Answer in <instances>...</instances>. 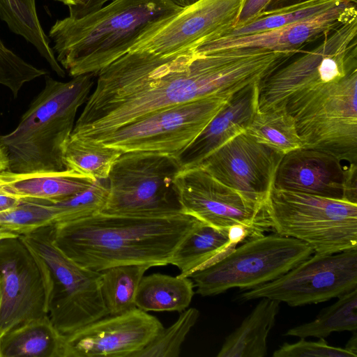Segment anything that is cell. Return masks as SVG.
Wrapping results in <instances>:
<instances>
[{"label":"cell","mask_w":357,"mask_h":357,"mask_svg":"<svg viewBox=\"0 0 357 357\" xmlns=\"http://www.w3.org/2000/svg\"><path fill=\"white\" fill-rule=\"evenodd\" d=\"M265 66L252 49L169 54L130 51L98 74L71 137L95 142L159 109L208 97L229 98L261 81Z\"/></svg>","instance_id":"6da1fadb"},{"label":"cell","mask_w":357,"mask_h":357,"mask_svg":"<svg viewBox=\"0 0 357 357\" xmlns=\"http://www.w3.org/2000/svg\"><path fill=\"white\" fill-rule=\"evenodd\" d=\"M202 221L185 213L135 216L98 213L54 225L55 245L79 265L101 272L121 265L169 264L180 243Z\"/></svg>","instance_id":"7a4b0ae2"},{"label":"cell","mask_w":357,"mask_h":357,"mask_svg":"<svg viewBox=\"0 0 357 357\" xmlns=\"http://www.w3.org/2000/svg\"><path fill=\"white\" fill-rule=\"evenodd\" d=\"M182 9L171 0H114L82 18L56 20L48 37L57 61L70 76L97 75L147 30Z\"/></svg>","instance_id":"3957f363"},{"label":"cell","mask_w":357,"mask_h":357,"mask_svg":"<svg viewBox=\"0 0 357 357\" xmlns=\"http://www.w3.org/2000/svg\"><path fill=\"white\" fill-rule=\"evenodd\" d=\"M92 73L61 82L45 75V86L31 102L17 126L0 135L6 171L18 174H47L66 170L63 156L79 107L88 99Z\"/></svg>","instance_id":"277c9868"},{"label":"cell","mask_w":357,"mask_h":357,"mask_svg":"<svg viewBox=\"0 0 357 357\" xmlns=\"http://www.w3.org/2000/svg\"><path fill=\"white\" fill-rule=\"evenodd\" d=\"M259 227L303 241L317 254L357 249V204L273 186Z\"/></svg>","instance_id":"5b68a950"},{"label":"cell","mask_w":357,"mask_h":357,"mask_svg":"<svg viewBox=\"0 0 357 357\" xmlns=\"http://www.w3.org/2000/svg\"><path fill=\"white\" fill-rule=\"evenodd\" d=\"M52 226L20 235L43 270L47 315L63 337L109 315L101 291V272L84 268L54 243Z\"/></svg>","instance_id":"8992f818"},{"label":"cell","mask_w":357,"mask_h":357,"mask_svg":"<svg viewBox=\"0 0 357 357\" xmlns=\"http://www.w3.org/2000/svg\"><path fill=\"white\" fill-rule=\"evenodd\" d=\"M357 70L289 100L303 147L357 164Z\"/></svg>","instance_id":"52a82bcc"},{"label":"cell","mask_w":357,"mask_h":357,"mask_svg":"<svg viewBox=\"0 0 357 357\" xmlns=\"http://www.w3.org/2000/svg\"><path fill=\"white\" fill-rule=\"evenodd\" d=\"M189 278L202 296L232 288L249 290L282 276L314 254L307 244L278 234L254 235Z\"/></svg>","instance_id":"ba28073f"},{"label":"cell","mask_w":357,"mask_h":357,"mask_svg":"<svg viewBox=\"0 0 357 357\" xmlns=\"http://www.w3.org/2000/svg\"><path fill=\"white\" fill-rule=\"evenodd\" d=\"M181 170L178 159L168 155L123 152L107 178L109 194L101 213L135 216L182 213L174 186Z\"/></svg>","instance_id":"9c48e42d"},{"label":"cell","mask_w":357,"mask_h":357,"mask_svg":"<svg viewBox=\"0 0 357 357\" xmlns=\"http://www.w3.org/2000/svg\"><path fill=\"white\" fill-rule=\"evenodd\" d=\"M357 70V16L327 32L317 45L277 68L259 86L258 109L285 105L295 96Z\"/></svg>","instance_id":"30bf717a"},{"label":"cell","mask_w":357,"mask_h":357,"mask_svg":"<svg viewBox=\"0 0 357 357\" xmlns=\"http://www.w3.org/2000/svg\"><path fill=\"white\" fill-rule=\"evenodd\" d=\"M228 99L208 97L165 107L116 128L95 143L122 152L150 151L178 158Z\"/></svg>","instance_id":"8fae6325"},{"label":"cell","mask_w":357,"mask_h":357,"mask_svg":"<svg viewBox=\"0 0 357 357\" xmlns=\"http://www.w3.org/2000/svg\"><path fill=\"white\" fill-rule=\"evenodd\" d=\"M314 254L278 278L239 294L238 300L268 298L297 307L325 302L357 288V249Z\"/></svg>","instance_id":"7c38bea8"},{"label":"cell","mask_w":357,"mask_h":357,"mask_svg":"<svg viewBox=\"0 0 357 357\" xmlns=\"http://www.w3.org/2000/svg\"><path fill=\"white\" fill-rule=\"evenodd\" d=\"M45 316L46 287L38 258L20 235L0 240V338Z\"/></svg>","instance_id":"4fadbf2b"},{"label":"cell","mask_w":357,"mask_h":357,"mask_svg":"<svg viewBox=\"0 0 357 357\" xmlns=\"http://www.w3.org/2000/svg\"><path fill=\"white\" fill-rule=\"evenodd\" d=\"M245 1L197 0L147 30L130 51L169 54L220 38L236 26Z\"/></svg>","instance_id":"5bb4252c"},{"label":"cell","mask_w":357,"mask_h":357,"mask_svg":"<svg viewBox=\"0 0 357 357\" xmlns=\"http://www.w3.org/2000/svg\"><path fill=\"white\" fill-rule=\"evenodd\" d=\"M283 155L243 132L214 151L196 167L261 206L274 186Z\"/></svg>","instance_id":"9a60e30c"},{"label":"cell","mask_w":357,"mask_h":357,"mask_svg":"<svg viewBox=\"0 0 357 357\" xmlns=\"http://www.w3.org/2000/svg\"><path fill=\"white\" fill-rule=\"evenodd\" d=\"M183 213L217 228L243 226L254 235L261 234L259 206L200 167L181 169L174 179Z\"/></svg>","instance_id":"2e32d148"},{"label":"cell","mask_w":357,"mask_h":357,"mask_svg":"<svg viewBox=\"0 0 357 357\" xmlns=\"http://www.w3.org/2000/svg\"><path fill=\"white\" fill-rule=\"evenodd\" d=\"M163 328L155 317L136 307L100 318L63 337L65 357H133Z\"/></svg>","instance_id":"e0dca14e"},{"label":"cell","mask_w":357,"mask_h":357,"mask_svg":"<svg viewBox=\"0 0 357 357\" xmlns=\"http://www.w3.org/2000/svg\"><path fill=\"white\" fill-rule=\"evenodd\" d=\"M356 16V0H345L303 20L260 33L223 36L195 48L201 52L257 48L297 54L303 46L321 38L327 32Z\"/></svg>","instance_id":"ac0fdd59"},{"label":"cell","mask_w":357,"mask_h":357,"mask_svg":"<svg viewBox=\"0 0 357 357\" xmlns=\"http://www.w3.org/2000/svg\"><path fill=\"white\" fill-rule=\"evenodd\" d=\"M349 167L335 156L299 148L283 155L274 187L324 197L343 199Z\"/></svg>","instance_id":"d6986e66"},{"label":"cell","mask_w":357,"mask_h":357,"mask_svg":"<svg viewBox=\"0 0 357 357\" xmlns=\"http://www.w3.org/2000/svg\"><path fill=\"white\" fill-rule=\"evenodd\" d=\"M259 84L245 86L227 100L177 158L181 169L197 167L214 151L246 130L258 111Z\"/></svg>","instance_id":"ffe728a7"},{"label":"cell","mask_w":357,"mask_h":357,"mask_svg":"<svg viewBox=\"0 0 357 357\" xmlns=\"http://www.w3.org/2000/svg\"><path fill=\"white\" fill-rule=\"evenodd\" d=\"M93 178L66 169L47 174L0 172V193L19 199L56 202L71 197L91 186Z\"/></svg>","instance_id":"44dd1931"},{"label":"cell","mask_w":357,"mask_h":357,"mask_svg":"<svg viewBox=\"0 0 357 357\" xmlns=\"http://www.w3.org/2000/svg\"><path fill=\"white\" fill-rule=\"evenodd\" d=\"M239 243L231 236L230 228H217L203 222L180 243L170 259L180 276L190 277L218 261Z\"/></svg>","instance_id":"7402d4cb"},{"label":"cell","mask_w":357,"mask_h":357,"mask_svg":"<svg viewBox=\"0 0 357 357\" xmlns=\"http://www.w3.org/2000/svg\"><path fill=\"white\" fill-rule=\"evenodd\" d=\"M280 302L261 298L241 325L225 340L217 357H264L267 337L275 325Z\"/></svg>","instance_id":"603a6c76"},{"label":"cell","mask_w":357,"mask_h":357,"mask_svg":"<svg viewBox=\"0 0 357 357\" xmlns=\"http://www.w3.org/2000/svg\"><path fill=\"white\" fill-rule=\"evenodd\" d=\"M1 357H65L63 337L47 316L27 321L0 338Z\"/></svg>","instance_id":"cb8c5ba5"},{"label":"cell","mask_w":357,"mask_h":357,"mask_svg":"<svg viewBox=\"0 0 357 357\" xmlns=\"http://www.w3.org/2000/svg\"><path fill=\"white\" fill-rule=\"evenodd\" d=\"M190 278L162 273L143 276L136 294L135 305L145 312L176 311L190 305L195 294Z\"/></svg>","instance_id":"d4e9b609"},{"label":"cell","mask_w":357,"mask_h":357,"mask_svg":"<svg viewBox=\"0 0 357 357\" xmlns=\"http://www.w3.org/2000/svg\"><path fill=\"white\" fill-rule=\"evenodd\" d=\"M0 19L14 33L33 45L57 75L65 77V70L57 61L40 24L36 0H0Z\"/></svg>","instance_id":"484cf974"},{"label":"cell","mask_w":357,"mask_h":357,"mask_svg":"<svg viewBox=\"0 0 357 357\" xmlns=\"http://www.w3.org/2000/svg\"><path fill=\"white\" fill-rule=\"evenodd\" d=\"M245 132L282 155L303 147L295 121L286 105L258 109Z\"/></svg>","instance_id":"4316f807"},{"label":"cell","mask_w":357,"mask_h":357,"mask_svg":"<svg viewBox=\"0 0 357 357\" xmlns=\"http://www.w3.org/2000/svg\"><path fill=\"white\" fill-rule=\"evenodd\" d=\"M337 298L335 303L323 308L314 320L289 328L284 335L325 338L333 332L356 331L357 288Z\"/></svg>","instance_id":"83f0119b"},{"label":"cell","mask_w":357,"mask_h":357,"mask_svg":"<svg viewBox=\"0 0 357 357\" xmlns=\"http://www.w3.org/2000/svg\"><path fill=\"white\" fill-rule=\"evenodd\" d=\"M151 266L129 264L101 271V291L109 315L124 313L135 307L139 282Z\"/></svg>","instance_id":"f1b7e54d"},{"label":"cell","mask_w":357,"mask_h":357,"mask_svg":"<svg viewBox=\"0 0 357 357\" xmlns=\"http://www.w3.org/2000/svg\"><path fill=\"white\" fill-rule=\"evenodd\" d=\"M122 153L111 146L70 137L63 160L67 169L96 180H107L114 163Z\"/></svg>","instance_id":"f546056e"},{"label":"cell","mask_w":357,"mask_h":357,"mask_svg":"<svg viewBox=\"0 0 357 357\" xmlns=\"http://www.w3.org/2000/svg\"><path fill=\"white\" fill-rule=\"evenodd\" d=\"M344 1L306 0L264 11L252 22L234 28L224 36L256 33L283 26L317 15Z\"/></svg>","instance_id":"4dcf8cb0"},{"label":"cell","mask_w":357,"mask_h":357,"mask_svg":"<svg viewBox=\"0 0 357 357\" xmlns=\"http://www.w3.org/2000/svg\"><path fill=\"white\" fill-rule=\"evenodd\" d=\"M101 181L96 180L88 188L64 199L47 201L54 210V225L75 221L101 212L109 194L108 184Z\"/></svg>","instance_id":"1f68e13d"},{"label":"cell","mask_w":357,"mask_h":357,"mask_svg":"<svg viewBox=\"0 0 357 357\" xmlns=\"http://www.w3.org/2000/svg\"><path fill=\"white\" fill-rule=\"evenodd\" d=\"M54 225V210L46 200L22 199L12 208L0 213V228L26 235Z\"/></svg>","instance_id":"d6a6232c"},{"label":"cell","mask_w":357,"mask_h":357,"mask_svg":"<svg viewBox=\"0 0 357 357\" xmlns=\"http://www.w3.org/2000/svg\"><path fill=\"white\" fill-rule=\"evenodd\" d=\"M199 317L197 308L190 307L181 312L171 326L162 331L133 357H178L181 345Z\"/></svg>","instance_id":"836d02e7"},{"label":"cell","mask_w":357,"mask_h":357,"mask_svg":"<svg viewBox=\"0 0 357 357\" xmlns=\"http://www.w3.org/2000/svg\"><path fill=\"white\" fill-rule=\"evenodd\" d=\"M45 75V70L25 61L0 39V85L7 87L14 98L26 83Z\"/></svg>","instance_id":"e575fe53"},{"label":"cell","mask_w":357,"mask_h":357,"mask_svg":"<svg viewBox=\"0 0 357 357\" xmlns=\"http://www.w3.org/2000/svg\"><path fill=\"white\" fill-rule=\"evenodd\" d=\"M273 357H356L344 348L329 345L324 338L306 341L305 338L293 344L284 343L273 354Z\"/></svg>","instance_id":"d590c367"},{"label":"cell","mask_w":357,"mask_h":357,"mask_svg":"<svg viewBox=\"0 0 357 357\" xmlns=\"http://www.w3.org/2000/svg\"><path fill=\"white\" fill-rule=\"evenodd\" d=\"M270 1L271 0H246L235 27L254 20L266 10Z\"/></svg>","instance_id":"8d00e7d4"},{"label":"cell","mask_w":357,"mask_h":357,"mask_svg":"<svg viewBox=\"0 0 357 357\" xmlns=\"http://www.w3.org/2000/svg\"><path fill=\"white\" fill-rule=\"evenodd\" d=\"M114 0H80L75 5L68 6L69 16L73 19H80L101 9L107 1Z\"/></svg>","instance_id":"74e56055"},{"label":"cell","mask_w":357,"mask_h":357,"mask_svg":"<svg viewBox=\"0 0 357 357\" xmlns=\"http://www.w3.org/2000/svg\"><path fill=\"white\" fill-rule=\"evenodd\" d=\"M20 199L12 196L0 193V213L17 206Z\"/></svg>","instance_id":"f35d334b"},{"label":"cell","mask_w":357,"mask_h":357,"mask_svg":"<svg viewBox=\"0 0 357 357\" xmlns=\"http://www.w3.org/2000/svg\"><path fill=\"white\" fill-rule=\"evenodd\" d=\"M304 1L306 0H271L264 11L280 8Z\"/></svg>","instance_id":"ab89813d"},{"label":"cell","mask_w":357,"mask_h":357,"mask_svg":"<svg viewBox=\"0 0 357 357\" xmlns=\"http://www.w3.org/2000/svg\"><path fill=\"white\" fill-rule=\"evenodd\" d=\"M344 349L357 356V335L356 331H354L352 337L349 340Z\"/></svg>","instance_id":"60d3db41"},{"label":"cell","mask_w":357,"mask_h":357,"mask_svg":"<svg viewBox=\"0 0 357 357\" xmlns=\"http://www.w3.org/2000/svg\"><path fill=\"white\" fill-rule=\"evenodd\" d=\"M8 167V160L7 156L0 146V172L6 171Z\"/></svg>","instance_id":"b9f144b4"},{"label":"cell","mask_w":357,"mask_h":357,"mask_svg":"<svg viewBox=\"0 0 357 357\" xmlns=\"http://www.w3.org/2000/svg\"><path fill=\"white\" fill-rule=\"evenodd\" d=\"M172 2L176 3V5L184 8L186 7L192 3L195 2L197 0H171Z\"/></svg>","instance_id":"7bdbcfd3"},{"label":"cell","mask_w":357,"mask_h":357,"mask_svg":"<svg viewBox=\"0 0 357 357\" xmlns=\"http://www.w3.org/2000/svg\"><path fill=\"white\" fill-rule=\"evenodd\" d=\"M17 235L18 234L0 228V240L8 237L15 236Z\"/></svg>","instance_id":"ee69618b"},{"label":"cell","mask_w":357,"mask_h":357,"mask_svg":"<svg viewBox=\"0 0 357 357\" xmlns=\"http://www.w3.org/2000/svg\"><path fill=\"white\" fill-rule=\"evenodd\" d=\"M59 1L62 2L65 5L68 6H73L79 2L80 0H57Z\"/></svg>","instance_id":"f6af8a7d"},{"label":"cell","mask_w":357,"mask_h":357,"mask_svg":"<svg viewBox=\"0 0 357 357\" xmlns=\"http://www.w3.org/2000/svg\"><path fill=\"white\" fill-rule=\"evenodd\" d=\"M0 357H1V351H0Z\"/></svg>","instance_id":"bcb514c9"}]
</instances>
